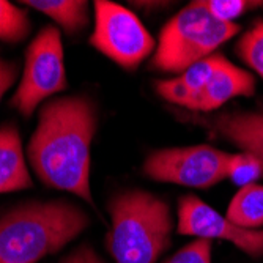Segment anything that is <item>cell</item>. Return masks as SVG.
Listing matches in <instances>:
<instances>
[{
  "label": "cell",
  "mask_w": 263,
  "mask_h": 263,
  "mask_svg": "<svg viewBox=\"0 0 263 263\" xmlns=\"http://www.w3.org/2000/svg\"><path fill=\"white\" fill-rule=\"evenodd\" d=\"M112 229L109 251L115 263H155L171 246V208L145 191H126L107 205Z\"/></svg>",
  "instance_id": "3"
},
{
  "label": "cell",
  "mask_w": 263,
  "mask_h": 263,
  "mask_svg": "<svg viewBox=\"0 0 263 263\" xmlns=\"http://www.w3.org/2000/svg\"><path fill=\"white\" fill-rule=\"evenodd\" d=\"M263 175V167L257 156L251 153L230 155L227 164V178H230L236 186L245 187L254 184Z\"/></svg>",
  "instance_id": "17"
},
{
  "label": "cell",
  "mask_w": 263,
  "mask_h": 263,
  "mask_svg": "<svg viewBox=\"0 0 263 263\" xmlns=\"http://www.w3.org/2000/svg\"><path fill=\"white\" fill-rule=\"evenodd\" d=\"M17 74H19V66L16 62L0 59V101H2L5 93L16 82Z\"/></svg>",
  "instance_id": "21"
},
{
  "label": "cell",
  "mask_w": 263,
  "mask_h": 263,
  "mask_svg": "<svg viewBox=\"0 0 263 263\" xmlns=\"http://www.w3.org/2000/svg\"><path fill=\"white\" fill-rule=\"evenodd\" d=\"M33 186L16 125L0 126V194L16 193Z\"/></svg>",
  "instance_id": "11"
},
{
  "label": "cell",
  "mask_w": 263,
  "mask_h": 263,
  "mask_svg": "<svg viewBox=\"0 0 263 263\" xmlns=\"http://www.w3.org/2000/svg\"><path fill=\"white\" fill-rule=\"evenodd\" d=\"M230 155L210 147L193 145L153 152L143 162V174L164 183L210 187L227 178Z\"/></svg>",
  "instance_id": "7"
},
{
  "label": "cell",
  "mask_w": 263,
  "mask_h": 263,
  "mask_svg": "<svg viewBox=\"0 0 263 263\" xmlns=\"http://www.w3.org/2000/svg\"><path fill=\"white\" fill-rule=\"evenodd\" d=\"M177 230L181 235L226 240L251 257L263 255V230L233 224L196 196H184L178 202Z\"/></svg>",
  "instance_id": "8"
},
{
  "label": "cell",
  "mask_w": 263,
  "mask_h": 263,
  "mask_svg": "<svg viewBox=\"0 0 263 263\" xmlns=\"http://www.w3.org/2000/svg\"><path fill=\"white\" fill-rule=\"evenodd\" d=\"M66 88L62 35L57 27L46 26L27 47L24 73L10 106L24 118H30L43 101Z\"/></svg>",
  "instance_id": "5"
},
{
  "label": "cell",
  "mask_w": 263,
  "mask_h": 263,
  "mask_svg": "<svg viewBox=\"0 0 263 263\" xmlns=\"http://www.w3.org/2000/svg\"><path fill=\"white\" fill-rule=\"evenodd\" d=\"M202 4L211 16L222 22H233L235 17L241 16L249 8L261 5V2H248V0H206Z\"/></svg>",
  "instance_id": "18"
},
{
  "label": "cell",
  "mask_w": 263,
  "mask_h": 263,
  "mask_svg": "<svg viewBox=\"0 0 263 263\" xmlns=\"http://www.w3.org/2000/svg\"><path fill=\"white\" fill-rule=\"evenodd\" d=\"M32 30V22L26 8L16 7L7 0H0V41L17 44Z\"/></svg>",
  "instance_id": "15"
},
{
  "label": "cell",
  "mask_w": 263,
  "mask_h": 263,
  "mask_svg": "<svg viewBox=\"0 0 263 263\" xmlns=\"http://www.w3.org/2000/svg\"><path fill=\"white\" fill-rule=\"evenodd\" d=\"M255 79L251 73L235 66L221 54L216 55V66L200 93L197 110L211 112L236 97H252Z\"/></svg>",
  "instance_id": "10"
},
{
  "label": "cell",
  "mask_w": 263,
  "mask_h": 263,
  "mask_svg": "<svg viewBox=\"0 0 263 263\" xmlns=\"http://www.w3.org/2000/svg\"><path fill=\"white\" fill-rule=\"evenodd\" d=\"M88 43L125 69L137 68L155 49V40L140 19L107 0L95 2V27Z\"/></svg>",
  "instance_id": "6"
},
{
  "label": "cell",
  "mask_w": 263,
  "mask_h": 263,
  "mask_svg": "<svg viewBox=\"0 0 263 263\" xmlns=\"http://www.w3.org/2000/svg\"><path fill=\"white\" fill-rule=\"evenodd\" d=\"M238 32V24L222 22L211 16L202 2H193L162 27L152 68L164 73H184L189 66L213 55Z\"/></svg>",
  "instance_id": "4"
},
{
  "label": "cell",
  "mask_w": 263,
  "mask_h": 263,
  "mask_svg": "<svg viewBox=\"0 0 263 263\" xmlns=\"http://www.w3.org/2000/svg\"><path fill=\"white\" fill-rule=\"evenodd\" d=\"M98 129V109L87 95L46 103L29 140L27 158L38 180L95 206L90 189V148Z\"/></svg>",
  "instance_id": "1"
},
{
  "label": "cell",
  "mask_w": 263,
  "mask_h": 263,
  "mask_svg": "<svg viewBox=\"0 0 263 263\" xmlns=\"http://www.w3.org/2000/svg\"><path fill=\"white\" fill-rule=\"evenodd\" d=\"M226 218L245 229L263 226V186L254 183L240 187L227 208Z\"/></svg>",
  "instance_id": "14"
},
{
  "label": "cell",
  "mask_w": 263,
  "mask_h": 263,
  "mask_svg": "<svg viewBox=\"0 0 263 263\" xmlns=\"http://www.w3.org/2000/svg\"><path fill=\"white\" fill-rule=\"evenodd\" d=\"M235 51L263 79V21L254 22V26L238 41Z\"/></svg>",
  "instance_id": "16"
},
{
  "label": "cell",
  "mask_w": 263,
  "mask_h": 263,
  "mask_svg": "<svg viewBox=\"0 0 263 263\" xmlns=\"http://www.w3.org/2000/svg\"><path fill=\"white\" fill-rule=\"evenodd\" d=\"M191 122L208 128L240 150L257 156L263 167V114L227 112L206 118L191 117Z\"/></svg>",
  "instance_id": "9"
},
{
  "label": "cell",
  "mask_w": 263,
  "mask_h": 263,
  "mask_svg": "<svg viewBox=\"0 0 263 263\" xmlns=\"http://www.w3.org/2000/svg\"><path fill=\"white\" fill-rule=\"evenodd\" d=\"M59 263H107L90 245H81L65 255Z\"/></svg>",
  "instance_id": "20"
},
{
  "label": "cell",
  "mask_w": 263,
  "mask_h": 263,
  "mask_svg": "<svg viewBox=\"0 0 263 263\" xmlns=\"http://www.w3.org/2000/svg\"><path fill=\"white\" fill-rule=\"evenodd\" d=\"M21 5L32 7L49 16L66 35L81 33L90 21L88 2L85 0H26Z\"/></svg>",
  "instance_id": "13"
},
{
  "label": "cell",
  "mask_w": 263,
  "mask_h": 263,
  "mask_svg": "<svg viewBox=\"0 0 263 263\" xmlns=\"http://www.w3.org/2000/svg\"><path fill=\"white\" fill-rule=\"evenodd\" d=\"M216 55L218 54H213L197 62L196 65L189 66L184 73H181L180 78L156 82V93L162 100L172 104L197 110L200 93L211 78L214 66H216Z\"/></svg>",
  "instance_id": "12"
},
{
  "label": "cell",
  "mask_w": 263,
  "mask_h": 263,
  "mask_svg": "<svg viewBox=\"0 0 263 263\" xmlns=\"http://www.w3.org/2000/svg\"><path fill=\"white\" fill-rule=\"evenodd\" d=\"M164 263H211V241L197 238L196 241L181 248Z\"/></svg>",
  "instance_id": "19"
},
{
  "label": "cell",
  "mask_w": 263,
  "mask_h": 263,
  "mask_svg": "<svg viewBox=\"0 0 263 263\" xmlns=\"http://www.w3.org/2000/svg\"><path fill=\"white\" fill-rule=\"evenodd\" d=\"M88 226L87 211L69 200L22 203L0 216V263H38Z\"/></svg>",
  "instance_id": "2"
}]
</instances>
